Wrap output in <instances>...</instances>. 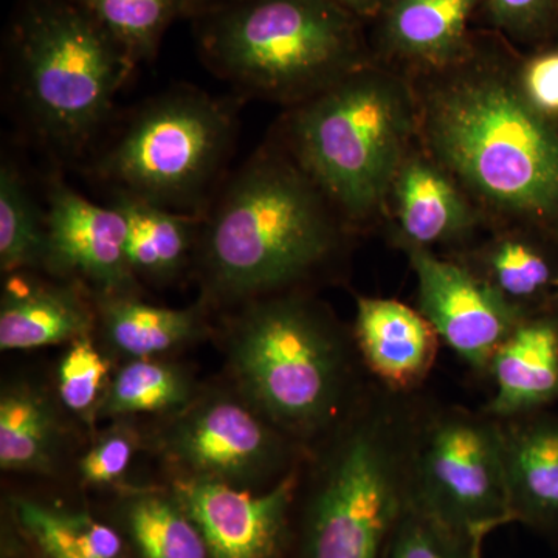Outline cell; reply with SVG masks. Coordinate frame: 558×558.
<instances>
[{
    "mask_svg": "<svg viewBox=\"0 0 558 558\" xmlns=\"http://www.w3.org/2000/svg\"><path fill=\"white\" fill-rule=\"evenodd\" d=\"M417 142L494 230H558V128L519 72L475 51L411 78Z\"/></svg>",
    "mask_w": 558,
    "mask_h": 558,
    "instance_id": "cell-1",
    "label": "cell"
},
{
    "mask_svg": "<svg viewBox=\"0 0 558 558\" xmlns=\"http://www.w3.org/2000/svg\"><path fill=\"white\" fill-rule=\"evenodd\" d=\"M347 230L288 150L260 149L202 218L207 300L245 304L299 290L339 255Z\"/></svg>",
    "mask_w": 558,
    "mask_h": 558,
    "instance_id": "cell-2",
    "label": "cell"
},
{
    "mask_svg": "<svg viewBox=\"0 0 558 558\" xmlns=\"http://www.w3.org/2000/svg\"><path fill=\"white\" fill-rule=\"evenodd\" d=\"M242 398L310 450L371 384L352 330L301 290L248 301L230 332Z\"/></svg>",
    "mask_w": 558,
    "mask_h": 558,
    "instance_id": "cell-3",
    "label": "cell"
},
{
    "mask_svg": "<svg viewBox=\"0 0 558 558\" xmlns=\"http://www.w3.org/2000/svg\"><path fill=\"white\" fill-rule=\"evenodd\" d=\"M416 395L371 380L351 411L307 450L301 558H381L409 501Z\"/></svg>",
    "mask_w": 558,
    "mask_h": 558,
    "instance_id": "cell-4",
    "label": "cell"
},
{
    "mask_svg": "<svg viewBox=\"0 0 558 558\" xmlns=\"http://www.w3.org/2000/svg\"><path fill=\"white\" fill-rule=\"evenodd\" d=\"M284 134L286 150L348 229L366 226L387 207L417 135L413 84L365 65L296 105Z\"/></svg>",
    "mask_w": 558,
    "mask_h": 558,
    "instance_id": "cell-5",
    "label": "cell"
},
{
    "mask_svg": "<svg viewBox=\"0 0 558 558\" xmlns=\"http://www.w3.org/2000/svg\"><path fill=\"white\" fill-rule=\"evenodd\" d=\"M216 75L267 100H310L365 68L359 17L336 0H233L194 16Z\"/></svg>",
    "mask_w": 558,
    "mask_h": 558,
    "instance_id": "cell-6",
    "label": "cell"
},
{
    "mask_svg": "<svg viewBox=\"0 0 558 558\" xmlns=\"http://www.w3.org/2000/svg\"><path fill=\"white\" fill-rule=\"evenodd\" d=\"M22 102L39 137L75 154L108 120L135 62L75 0H25L13 31Z\"/></svg>",
    "mask_w": 558,
    "mask_h": 558,
    "instance_id": "cell-7",
    "label": "cell"
},
{
    "mask_svg": "<svg viewBox=\"0 0 558 558\" xmlns=\"http://www.w3.org/2000/svg\"><path fill=\"white\" fill-rule=\"evenodd\" d=\"M234 132L227 102L199 90H171L134 113L95 161V175L112 193L204 216Z\"/></svg>",
    "mask_w": 558,
    "mask_h": 558,
    "instance_id": "cell-8",
    "label": "cell"
},
{
    "mask_svg": "<svg viewBox=\"0 0 558 558\" xmlns=\"http://www.w3.org/2000/svg\"><path fill=\"white\" fill-rule=\"evenodd\" d=\"M409 501L483 556L487 535L512 523L498 418L417 392Z\"/></svg>",
    "mask_w": 558,
    "mask_h": 558,
    "instance_id": "cell-9",
    "label": "cell"
},
{
    "mask_svg": "<svg viewBox=\"0 0 558 558\" xmlns=\"http://www.w3.org/2000/svg\"><path fill=\"white\" fill-rule=\"evenodd\" d=\"M161 447L180 478L242 488L278 483L307 454L247 400L219 392L180 410L165 429Z\"/></svg>",
    "mask_w": 558,
    "mask_h": 558,
    "instance_id": "cell-10",
    "label": "cell"
},
{
    "mask_svg": "<svg viewBox=\"0 0 558 558\" xmlns=\"http://www.w3.org/2000/svg\"><path fill=\"white\" fill-rule=\"evenodd\" d=\"M402 250L416 277L418 312L440 343L484 379L499 344L526 318L459 260L432 248Z\"/></svg>",
    "mask_w": 558,
    "mask_h": 558,
    "instance_id": "cell-11",
    "label": "cell"
},
{
    "mask_svg": "<svg viewBox=\"0 0 558 558\" xmlns=\"http://www.w3.org/2000/svg\"><path fill=\"white\" fill-rule=\"evenodd\" d=\"M46 256L51 274L87 286L94 296L135 295L138 279L126 256V220L94 204L61 178L47 186Z\"/></svg>",
    "mask_w": 558,
    "mask_h": 558,
    "instance_id": "cell-12",
    "label": "cell"
},
{
    "mask_svg": "<svg viewBox=\"0 0 558 558\" xmlns=\"http://www.w3.org/2000/svg\"><path fill=\"white\" fill-rule=\"evenodd\" d=\"M301 464L255 494L215 481L180 478L172 486L199 527L211 558H279L289 538L290 512L300 490Z\"/></svg>",
    "mask_w": 558,
    "mask_h": 558,
    "instance_id": "cell-13",
    "label": "cell"
},
{
    "mask_svg": "<svg viewBox=\"0 0 558 558\" xmlns=\"http://www.w3.org/2000/svg\"><path fill=\"white\" fill-rule=\"evenodd\" d=\"M389 201L395 202L399 248L444 245L458 252L472 244L483 222L464 191L422 149L411 148L407 154Z\"/></svg>",
    "mask_w": 558,
    "mask_h": 558,
    "instance_id": "cell-14",
    "label": "cell"
},
{
    "mask_svg": "<svg viewBox=\"0 0 558 558\" xmlns=\"http://www.w3.org/2000/svg\"><path fill=\"white\" fill-rule=\"evenodd\" d=\"M352 336L371 379L398 395L421 392L438 359L436 330L398 300L359 296Z\"/></svg>",
    "mask_w": 558,
    "mask_h": 558,
    "instance_id": "cell-15",
    "label": "cell"
},
{
    "mask_svg": "<svg viewBox=\"0 0 558 558\" xmlns=\"http://www.w3.org/2000/svg\"><path fill=\"white\" fill-rule=\"evenodd\" d=\"M498 422L512 523L558 531V413L543 409Z\"/></svg>",
    "mask_w": 558,
    "mask_h": 558,
    "instance_id": "cell-16",
    "label": "cell"
},
{
    "mask_svg": "<svg viewBox=\"0 0 558 558\" xmlns=\"http://www.w3.org/2000/svg\"><path fill=\"white\" fill-rule=\"evenodd\" d=\"M494 396L483 411L497 418L549 409L558 402V312L523 319L492 357Z\"/></svg>",
    "mask_w": 558,
    "mask_h": 558,
    "instance_id": "cell-17",
    "label": "cell"
},
{
    "mask_svg": "<svg viewBox=\"0 0 558 558\" xmlns=\"http://www.w3.org/2000/svg\"><path fill=\"white\" fill-rule=\"evenodd\" d=\"M97 311L76 282L40 281L25 271L11 274L0 306V348L28 351L89 337Z\"/></svg>",
    "mask_w": 558,
    "mask_h": 558,
    "instance_id": "cell-18",
    "label": "cell"
},
{
    "mask_svg": "<svg viewBox=\"0 0 558 558\" xmlns=\"http://www.w3.org/2000/svg\"><path fill=\"white\" fill-rule=\"evenodd\" d=\"M459 260L524 318L548 311L558 286V267L549 250L527 231L494 230L488 240L458 250Z\"/></svg>",
    "mask_w": 558,
    "mask_h": 558,
    "instance_id": "cell-19",
    "label": "cell"
},
{
    "mask_svg": "<svg viewBox=\"0 0 558 558\" xmlns=\"http://www.w3.org/2000/svg\"><path fill=\"white\" fill-rule=\"evenodd\" d=\"M484 0H391L380 14L389 54L417 72L450 68L473 49L469 22Z\"/></svg>",
    "mask_w": 558,
    "mask_h": 558,
    "instance_id": "cell-20",
    "label": "cell"
},
{
    "mask_svg": "<svg viewBox=\"0 0 558 558\" xmlns=\"http://www.w3.org/2000/svg\"><path fill=\"white\" fill-rule=\"evenodd\" d=\"M109 205L126 220V256L135 278L171 281L197 252L204 216L174 211L126 193H112Z\"/></svg>",
    "mask_w": 558,
    "mask_h": 558,
    "instance_id": "cell-21",
    "label": "cell"
},
{
    "mask_svg": "<svg viewBox=\"0 0 558 558\" xmlns=\"http://www.w3.org/2000/svg\"><path fill=\"white\" fill-rule=\"evenodd\" d=\"M95 311L109 347L128 360L159 357L196 340L204 330L202 304L171 310L137 295H105L95 296Z\"/></svg>",
    "mask_w": 558,
    "mask_h": 558,
    "instance_id": "cell-22",
    "label": "cell"
},
{
    "mask_svg": "<svg viewBox=\"0 0 558 558\" xmlns=\"http://www.w3.org/2000/svg\"><path fill=\"white\" fill-rule=\"evenodd\" d=\"M60 446L53 407L31 385H11L0 396V468L49 472Z\"/></svg>",
    "mask_w": 558,
    "mask_h": 558,
    "instance_id": "cell-23",
    "label": "cell"
},
{
    "mask_svg": "<svg viewBox=\"0 0 558 558\" xmlns=\"http://www.w3.org/2000/svg\"><path fill=\"white\" fill-rule=\"evenodd\" d=\"M124 524L142 558H211L199 527L172 494L132 495L124 506Z\"/></svg>",
    "mask_w": 558,
    "mask_h": 558,
    "instance_id": "cell-24",
    "label": "cell"
},
{
    "mask_svg": "<svg viewBox=\"0 0 558 558\" xmlns=\"http://www.w3.org/2000/svg\"><path fill=\"white\" fill-rule=\"evenodd\" d=\"M191 395L189 374L179 366L156 359L130 360L109 380L98 414L124 417L182 410Z\"/></svg>",
    "mask_w": 558,
    "mask_h": 558,
    "instance_id": "cell-25",
    "label": "cell"
},
{
    "mask_svg": "<svg viewBox=\"0 0 558 558\" xmlns=\"http://www.w3.org/2000/svg\"><path fill=\"white\" fill-rule=\"evenodd\" d=\"M17 517L43 556L120 558L123 554L119 532L84 513L58 512L36 502L21 501Z\"/></svg>",
    "mask_w": 558,
    "mask_h": 558,
    "instance_id": "cell-26",
    "label": "cell"
},
{
    "mask_svg": "<svg viewBox=\"0 0 558 558\" xmlns=\"http://www.w3.org/2000/svg\"><path fill=\"white\" fill-rule=\"evenodd\" d=\"M46 211L32 197L20 171L3 161L0 171V267L17 274L44 267Z\"/></svg>",
    "mask_w": 558,
    "mask_h": 558,
    "instance_id": "cell-27",
    "label": "cell"
},
{
    "mask_svg": "<svg viewBox=\"0 0 558 558\" xmlns=\"http://www.w3.org/2000/svg\"><path fill=\"white\" fill-rule=\"evenodd\" d=\"M130 53L135 64L153 60L168 27L191 16L194 0H75Z\"/></svg>",
    "mask_w": 558,
    "mask_h": 558,
    "instance_id": "cell-28",
    "label": "cell"
},
{
    "mask_svg": "<svg viewBox=\"0 0 558 558\" xmlns=\"http://www.w3.org/2000/svg\"><path fill=\"white\" fill-rule=\"evenodd\" d=\"M381 558H483L469 543L407 501Z\"/></svg>",
    "mask_w": 558,
    "mask_h": 558,
    "instance_id": "cell-29",
    "label": "cell"
},
{
    "mask_svg": "<svg viewBox=\"0 0 558 558\" xmlns=\"http://www.w3.org/2000/svg\"><path fill=\"white\" fill-rule=\"evenodd\" d=\"M109 365L89 337L70 343L58 366V395L72 413L87 416L100 409L108 389Z\"/></svg>",
    "mask_w": 558,
    "mask_h": 558,
    "instance_id": "cell-30",
    "label": "cell"
},
{
    "mask_svg": "<svg viewBox=\"0 0 558 558\" xmlns=\"http://www.w3.org/2000/svg\"><path fill=\"white\" fill-rule=\"evenodd\" d=\"M138 446L137 432L131 425H113L81 458V478L92 486L117 483L131 468Z\"/></svg>",
    "mask_w": 558,
    "mask_h": 558,
    "instance_id": "cell-31",
    "label": "cell"
},
{
    "mask_svg": "<svg viewBox=\"0 0 558 558\" xmlns=\"http://www.w3.org/2000/svg\"><path fill=\"white\" fill-rule=\"evenodd\" d=\"M517 72L521 89L534 108L549 119H558V50L537 54Z\"/></svg>",
    "mask_w": 558,
    "mask_h": 558,
    "instance_id": "cell-32",
    "label": "cell"
},
{
    "mask_svg": "<svg viewBox=\"0 0 558 558\" xmlns=\"http://www.w3.org/2000/svg\"><path fill=\"white\" fill-rule=\"evenodd\" d=\"M490 20L513 35L538 31L553 13L556 0H486Z\"/></svg>",
    "mask_w": 558,
    "mask_h": 558,
    "instance_id": "cell-33",
    "label": "cell"
},
{
    "mask_svg": "<svg viewBox=\"0 0 558 558\" xmlns=\"http://www.w3.org/2000/svg\"><path fill=\"white\" fill-rule=\"evenodd\" d=\"M349 13L360 17L380 16L391 0H336Z\"/></svg>",
    "mask_w": 558,
    "mask_h": 558,
    "instance_id": "cell-34",
    "label": "cell"
},
{
    "mask_svg": "<svg viewBox=\"0 0 558 558\" xmlns=\"http://www.w3.org/2000/svg\"><path fill=\"white\" fill-rule=\"evenodd\" d=\"M233 2V0H194V10L191 16L202 13V11L213 9V7L223 5V3Z\"/></svg>",
    "mask_w": 558,
    "mask_h": 558,
    "instance_id": "cell-35",
    "label": "cell"
},
{
    "mask_svg": "<svg viewBox=\"0 0 558 558\" xmlns=\"http://www.w3.org/2000/svg\"><path fill=\"white\" fill-rule=\"evenodd\" d=\"M44 558H61V557L44 556Z\"/></svg>",
    "mask_w": 558,
    "mask_h": 558,
    "instance_id": "cell-36",
    "label": "cell"
}]
</instances>
